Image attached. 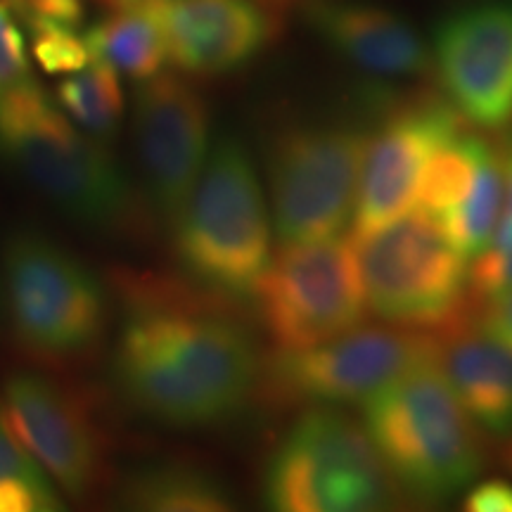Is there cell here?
<instances>
[{
    "label": "cell",
    "mask_w": 512,
    "mask_h": 512,
    "mask_svg": "<svg viewBox=\"0 0 512 512\" xmlns=\"http://www.w3.org/2000/svg\"><path fill=\"white\" fill-rule=\"evenodd\" d=\"M31 31V50L36 62L48 74H74L91 62L83 36L74 27L62 24H34Z\"/></svg>",
    "instance_id": "23"
},
{
    "label": "cell",
    "mask_w": 512,
    "mask_h": 512,
    "mask_svg": "<svg viewBox=\"0 0 512 512\" xmlns=\"http://www.w3.org/2000/svg\"><path fill=\"white\" fill-rule=\"evenodd\" d=\"M223 299L155 280L131 285L114 380L145 418L178 430L223 425L261 384L264 358Z\"/></svg>",
    "instance_id": "1"
},
{
    "label": "cell",
    "mask_w": 512,
    "mask_h": 512,
    "mask_svg": "<svg viewBox=\"0 0 512 512\" xmlns=\"http://www.w3.org/2000/svg\"><path fill=\"white\" fill-rule=\"evenodd\" d=\"M169 62L192 76L245 67L278 34L266 0H155Z\"/></svg>",
    "instance_id": "16"
},
{
    "label": "cell",
    "mask_w": 512,
    "mask_h": 512,
    "mask_svg": "<svg viewBox=\"0 0 512 512\" xmlns=\"http://www.w3.org/2000/svg\"><path fill=\"white\" fill-rule=\"evenodd\" d=\"M91 60L105 62L117 74L136 81L162 74L169 62L162 22L155 5L133 3L114 8L110 17L100 19L83 34Z\"/></svg>",
    "instance_id": "19"
},
{
    "label": "cell",
    "mask_w": 512,
    "mask_h": 512,
    "mask_svg": "<svg viewBox=\"0 0 512 512\" xmlns=\"http://www.w3.org/2000/svg\"><path fill=\"white\" fill-rule=\"evenodd\" d=\"M5 425L50 479L69 496H86L98 479L102 448L93 418L69 389L19 373L3 387Z\"/></svg>",
    "instance_id": "14"
},
{
    "label": "cell",
    "mask_w": 512,
    "mask_h": 512,
    "mask_svg": "<svg viewBox=\"0 0 512 512\" xmlns=\"http://www.w3.org/2000/svg\"><path fill=\"white\" fill-rule=\"evenodd\" d=\"M0 162L83 228L112 238L143 228V197L105 140L74 124L31 76L0 93Z\"/></svg>",
    "instance_id": "2"
},
{
    "label": "cell",
    "mask_w": 512,
    "mask_h": 512,
    "mask_svg": "<svg viewBox=\"0 0 512 512\" xmlns=\"http://www.w3.org/2000/svg\"><path fill=\"white\" fill-rule=\"evenodd\" d=\"M131 510L221 512L233 508L226 484L200 465L162 463L133 472L121 491Z\"/></svg>",
    "instance_id": "20"
},
{
    "label": "cell",
    "mask_w": 512,
    "mask_h": 512,
    "mask_svg": "<svg viewBox=\"0 0 512 512\" xmlns=\"http://www.w3.org/2000/svg\"><path fill=\"white\" fill-rule=\"evenodd\" d=\"M467 313V311H465ZM460 313L437 335V363L486 437L512 439V351Z\"/></svg>",
    "instance_id": "18"
},
{
    "label": "cell",
    "mask_w": 512,
    "mask_h": 512,
    "mask_svg": "<svg viewBox=\"0 0 512 512\" xmlns=\"http://www.w3.org/2000/svg\"><path fill=\"white\" fill-rule=\"evenodd\" d=\"M477 311L472 313L475 323L486 335H491L512 351V290H501L489 297L475 299Z\"/></svg>",
    "instance_id": "27"
},
{
    "label": "cell",
    "mask_w": 512,
    "mask_h": 512,
    "mask_svg": "<svg viewBox=\"0 0 512 512\" xmlns=\"http://www.w3.org/2000/svg\"><path fill=\"white\" fill-rule=\"evenodd\" d=\"M463 508L470 512H512V479L494 477L475 482L463 494Z\"/></svg>",
    "instance_id": "28"
},
{
    "label": "cell",
    "mask_w": 512,
    "mask_h": 512,
    "mask_svg": "<svg viewBox=\"0 0 512 512\" xmlns=\"http://www.w3.org/2000/svg\"><path fill=\"white\" fill-rule=\"evenodd\" d=\"M209 105L197 88L174 74L140 81L133 100V145L145 202L174 228L207 166Z\"/></svg>",
    "instance_id": "11"
},
{
    "label": "cell",
    "mask_w": 512,
    "mask_h": 512,
    "mask_svg": "<svg viewBox=\"0 0 512 512\" xmlns=\"http://www.w3.org/2000/svg\"><path fill=\"white\" fill-rule=\"evenodd\" d=\"M401 501L366 427L339 408H306L264 470V503L280 512H373Z\"/></svg>",
    "instance_id": "5"
},
{
    "label": "cell",
    "mask_w": 512,
    "mask_h": 512,
    "mask_svg": "<svg viewBox=\"0 0 512 512\" xmlns=\"http://www.w3.org/2000/svg\"><path fill=\"white\" fill-rule=\"evenodd\" d=\"M29 79V57L24 36L8 0H0V93Z\"/></svg>",
    "instance_id": "24"
},
{
    "label": "cell",
    "mask_w": 512,
    "mask_h": 512,
    "mask_svg": "<svg viewBox=\"0 0 512 512\" xmlns=\"http://www.w3.org/2000/svg\"><path fill=\"white\" fill-rule=\"evenodd\" d=\"M320 41L351 67L377 79H418L432 72L430 43L399 12L363 0H304Z\"/></svg>",
    "instance_id": "17"
},
{
    "label": "cell",
    "mask_w": 512,
    "mask_h": 512,
    "mask_svg": "<svg viewBox=\"0 0 512 512\" xmlns=\"http://www.w3.org/2000/svg\"><path fill=\"white\" fill-rule=\"evenodd\" d=\"M370 128L294 124L266 145L271 221L280 245L335 238L351 226Z\"/></svg>",
    "instance_id": "6"
},
{
    "label": "cell",
    "mask_w": 512,
    "mask_h": 512,
    "mask_svg": "<svg viewBox=\"0 0 512 512\" xmlns=\"http://www.w3.org/2000/svg\"><path fill=\"white\" fill-rule=\"evenodd\" d=\"M501 290H512V252L477 256L470 268V297L482 299Z\"/></svg>",
    "instance_id": "26"
},
{
    "label": "cell",
    "mask_w": 512,
    "mask_h": 512,
    "mask_svg": "<svg viewBox=\"0 0 512 512\" xmlns=\"http://www.w3.org/2000/svg\"><path fill=\"white\" fill-rule=\"evenodd\" d=\"M15 17L27 27L34 24H62V27L79 29L83 22L81 0H8Z\"/></svg>",
    "instance_id": "25"
},
{
    "label": "cell",
    "mask_w": 512,
    "mask_h": 512,
    "mask_svg": "<svg viewBox=\"0 0 512 512\" xmlns=\"http://www.w3.org/2000/svg\"><path fill=\"white\" fill-rule=\"evenodd\" d=\"M503 195L498 140L467 124L432 159L418 209L444 228L467 259H477L494 242Z\"/></svg>",
    "instance_id": "15"
},
{
    "label": "cell",
    "mask_w": 512,
    "mask_h": 512,
    "mask_svg": "<svg viewBox=\"0 0 512 512\" xmlns=\"http://www.w3.org/2000/svg\"><path fill=\"white\" fill-rule=\"evenodd\" d=\"M5 302L17 342L48 363L88 354L107 330L100 280L41 233L19 230L5 245Z\"/></svg>",
    "instance_id": "7"
},
{
    "label": "cell",
    "mask_w": 512,
    "mask_h": 512,
    "mask_svg": "<svg viewBox=\"0 0 512 512\" xmlns=\"http://www.w3.org/2000/svg\"><path fill=\"white\" fill-rule=\"evenodd\" d=\"M503 463L508 467V472L512 475V439H508V446H505L503 451Z\"/></svg>",
    "instance_id": "30"
},
{
    "label": "cell",
    "mask_w": 512,
    "mask_h": 512,
    "mask_svg": "<svg viewBox=\"0 0 512 512\" xmlns=\"http://www.w3.org/2000/svg\"><path fill=\"white\" fill-rule=\"evenodd\" d=\"M48 472L24 451L0 413V512L62 510Z\"/></svg>",
    "instance_id": "22"
},
{
    "label": "cell",
    "mask_w": 512,
    "mask_h": 512,
    "mask_svg": "<svg viewBox=\"0 0 512 512\" xmlns=\"http://www.w3.org/2000/svg\"><path fill=\"white\" fill-rule=\"evenodd\" d=\"M55 100L74 119V124L105 143L117 133L124 114L119 74L98 60H91L79 72L69 74L57 86Z\"/></svg>",
    "instance_id": "21"
},
{
    "label": "cell",
    "mask_w": 512,
    "mask_h": 512,
    "mask_svg": "<svg viewBox=\"0 0 512 512\" xmlns=\"http://www.w3.org/2000/svg\"><path fill=\"white\" fill-rule=\"evenodd\" d=\"M467 121L434 95L399 102L370 128L351 238H366L418 207L432 159Z\"/></svg>",
    "instance_id": "12"
},
{
    "label": "cell",
    "mask_w": 512,
    "mask_h": 512,
    "mask_svg": "<svg viewBox=\"0 0 512 512\" xmlns=\"http://www.w3.org/2000/svg\"><path fill=\"white\" fill-rule=\"evenodd\" d=\"M361 415L403 501L444 505L482 475V430L458 401L437 358L370 394Z\"/></svg>",
    "instance_id": "3"
},
{
    "label": "cell",
    "mask_w": 512,
    "mask_h": 512,
    "mask_svg": "<svg viewBox=\"0 0 512 512\" xmlns=\"http://www.w3.org/2000/svg\"><path fill=\"white\" fill-rule=\"evenodd\" d=\"M252 302L280 351L306 349L354 330L368 311L354 238L280 245Z\"/></svg>",
    "instance_id": "9"
},
{
    "label": "cell",
    "mask_w": 512,
    "mask_h": 512,
    "mask_svg": "<svg viewBox=\"0 0 512 512\" xmlns=\"http://www.w3.org/2000/svg\"><path fill=\"white\" fill-rule=\"evenodd\" d=\"M437 358V335L399 325H356L306 349L264 361L261 384L275 403L302 408L361 406L370 394Z\"/></svg>",
    "instance_id": "10"
},
{
    "label": "cell",
    "mask_w": 512,
    "mask_h": 512,
    "mask_svg": "<svg viewBox=\"0 0 512 512\" xmlns=\"http://www.w3.org/2000/svg\"><path fill=\"white\" fill-rule=\"evenodd\" d=\"M441 95L467 124L501 131L512 121V3L465 5L446 15L430 43Z\"/></svg>",
    "instance_id": "13"
},
{
    "label": "cell",
    "mask_w": 512,
    "mask_h": 512,
    "mask_svg": "<svg viewBox=\"0 0 512 512\" xmlns=\"http://www.w3.org/2000/svg\"><path fill=\"white\" fill-rule=\"evenodd\" d=\"M271 223L247 147L223 136L171 228L178 264L202 290L252 299L273 259Z\"/></svg>",
    "instance_id": "4"
},
{
    "label": "cell",
    "mask_w": 512,
    "mask_h": 512,
    "mask_svg": "<svg viewBox=\"0 0 512 512\" xmlns=\"http://www.w3.org/2000/svg\"><path fill=\"white\" fill-rule=\"evenodd\" d=\"M368 311L399 328L439 332L465 313L467 256L425 211L354 238Z\"/></svg>",
    "instance_id": "8"
},
{
    "label": "cell",
    "mask_w": 512,
    "mask_h": 512,
    "mask_svg": "<svg viewBox=\"0 0 512 512\" xmlns=\"http://www.w3.org/2000/svg\"><path fill=\"white\" fill-rule=\"evenodd\" d=\"M102 3L112 5V8H119V5H133V3H155V0H102ZM266 3H273V0H266Z\"/></svg>",
    "instance_id": "29"
}]
</instances>
